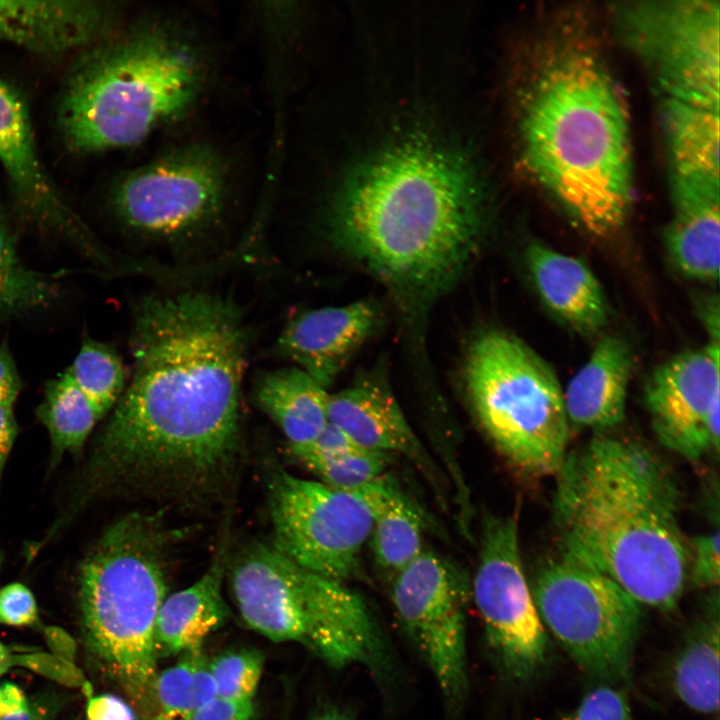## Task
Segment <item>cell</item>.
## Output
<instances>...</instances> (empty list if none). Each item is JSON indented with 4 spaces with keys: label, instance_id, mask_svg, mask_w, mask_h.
<instances>
[{
    "label": "cell",
    "instance_id": "33",
    "mask_svg": "<svg viewBox=\"0 0 720 720\" xmlns=\"http://www.w3.org/2000/svg\"><path fill=\"white\" fill-rule=\"evenodd\" d=\"M552 720H633L627 694L611 684L590 690L568 713Z\"/></svg>",
    "mask_w": 720,
    "mask_h": 720
},
{
    "label": "cell",
    "instance_id": "15",
    "mask_svg": "<svg viewBox=\"0 0 720 720\" xmlns=\"http://www.w3.org/2000/svg\"><path fill=\"white\" fill-rule=\"evenodd\" d=\"M719 344L681 352L648 378L645 402L665 448L690 461L719 449Z\"/></svg>",
    "mask_w": 720,
    "mask_h": 720
},
{
    "label": "cell",
    "instance_id": "40",
    "mask_svg": "<svg viewBox=\"0 0 720 720\" xmlns=\"http://www.w3.org/2000/svg\"><path fill=\"white\" fill-rule=\"evenodd\" d=\"M18 434V424L11 407H0V482L4 466Z\"/></svg>",
    "mask_w": 720,
    "mask_h": 720
},
{
    "label": "cell",
    "instance_id": "14",
    "mask_svg": "<svg viewBox=\"0 0 720 720\" xmlns=\"http://www.w3.org/2000/svg\"><path fill=\"white\" fill-rule=\"evenodd\" d=\"M468 585L440 555L422 551L390 577L389 594L401 628L431 670L449 706L468 689Z\"/></svg>",
    "mask_w": 720,
    "mask_h": 720
},
{
    "label": "cell",
    "instance_id": "20",
    "mask_svg": "<svg viewBox=\"0 0 720 720\" xmlns=\"http://www.w3.org/2000/svg\"><path fill=\"white\" fill-rule=\"evenodd\" d=\"M672 218L664 243L685 277L717 282L720 261V186L671 179Z\"/></svg>",
    "mask_w": 720,
    "mask_h": 720
},
{
    "label": "cell",
    "instance_id": "31",
    "mask_svg": "<svg viewBox=\"0 0 720 720\" xmlns=\"http://www.w3.org/2000/svg\"><path fill=\"white\" fill-rule=\"evenodd\" d=\"M390 454L357 448L304 466L320 482L343 491H355L384 475Z\"/></svg>",
    "mask_w": 720,
    "mask_h": 720
},
{
    "label": "cell",
    "instance_id": "21",
    "mask_svg": "<svg viewBox=\"0 0 720 720\" xmlns=\"http://www.w3.org/2000/svg\"><path fill=\"white\" fill-rule=\"evenodd\" d=\"M632 364V350L623 337H602L563 392L569 424L600 431L620 424Z\"/></svg>",
    "mask_w": 720,
    "mask_h": 720
},
{
    "label": "cell",
    "instance_id": "1",
    "mask_svg": "<svg viewBox=\"0 0 720 720\" xmlns=\"http://www.w3.org/2000/svg\"><path fill=\"white\" fill-rule=\"evenodd\" d=\"M249 338L229 298L145 297L134 313L133 375L87 463L85 489L133 488L192 505L215 499L238 459Z\"/></svg>",
    "mask_w": 720,
    "mask_h": 720
},
{
    "label": "cell",
    "instance_id": "43",
    "mask_svg": "<svg viewBox=\"0 0 720 720\" xmlns=\"http://www.w3.org/2000/svg\"><path fill=\"white\" fill-rule=\"evenodd\" d=\"M1 561H2V560H1V555H0V567H1Z\"/></svg>",
    "mask_w": 720,
    "mask_h": 720
},
{
    "label": "cell",
    "instance_id": "11",
    "mask_svg": "<svg viewBox=\"0 0 720 720\" xmlns=\"http://www.w3.org/2000/svg\"><path fill=\"white\" fill-rule=\"evenodd\" d=\"M266 472L273 546L311 572L341 582L352 578L373 527L363 494L299 478L274 462Z\"/></svg>",
    "mask_w": 720,
    "mask_h": 720
},
{
    "label": "cell",
    "instance_id": "41",
    "mask_svg": "<svg viewBox=\"0 0 720 720\" xmlns=\"http://www.w3.org/2000/svg\"><path fill=\"white\" fill-rule=\"evenodd\" d=\"M312 720H352V717L340 707L329 705L317 711Z\"/></svg>",
    "mask_w": 720,
    "mask_h": 720
},
{
    "label": "cell",
    "instance_id": "13",
    "mask_svg": "<svg viewBox=\"0 0 720 720\" xmlns=\"http://www.w3.org/2000/svg\"><path fill=\"white\" fill-rule=\"evenodd\" d=\"M471 592L501 672L520 683L539 676L549 641L523 571L516 513L486 520Z\"/></svg>",
    "mask_w": 720,
    "mask_h": 720
},
{
    "label": "cell",
    "instance_id": "6",
    "mask_svg": "<svg viewBox=\"0 0 720 720\" xmlns=\"http://www.w3.org/2000/svg\"><path fill=\"white\" fill-rule=\"evenodd\" d=\"M168 542L159 513L134 512L106 528L78 572L88 662L144 710L158 673L154 628L167 597Z\"/></svg>",
    "mask_w": 720,
    "mask_h": 720
},
{
    "label": "cell",
    "instance_id": "39",
    "mask_svg": "<svg viewBox=\"0 0 720 720\" xmlns=\"http://www.w3.org/2000/svg\"><path fill=\"white\" fill-rule=\"evenodd\" d=\"M86 715L87 720H136V715L129 704L111 694L90 696Z\"/></svg>",
    "mask_w": 720,
    "mask_h": 720
},
{
    "label": "cell",
    "instance_id": "42",
    "mask_svg": "<svg viewBox=\"0 0 720 720\" xmlns=\"http://www.w3.org/2000/svg\"><path fill=\"white\" fill-rule=\"evenodd\" d=\"M18 661L19 656L11 654L9 648L0 642V677L12 666L17 665Z\"/></svg>",
    "mask_w": 720,
    "mask_h": 720
},
{
    "label": "cell",
    "instance_id": "16",
    "mask_svg": "<svg viewBox=\"0 0 720 720\" xmlns=\"http://www.w3.org/2000/svg\"><path fill=\"white\" fill-rule=\"evenodd\" d=\"M0 162L24 217L68 239L91 259L106 261L92 232L50 182L37 153L27 106L18 91L1 78Z\"/></svg>",
    "mask_w": 720,
    "mask_h": 720
},
{
    "label": "cell",
    "instance_id": "25",
    "mask_svg": "<svg viewBox=\"0 0 720 720\" xmlns=\"http://www.w3.org/2000/svg\"><path fill=\"white\" fill-rule=\"evenodd\" d=\"M329 396L298 367L265 373L256 385L259 407L280 427L290 449L309 444L328 424Z\"/></svg>",
    "mask_w": 720,
    "mask_h": 720
},
{
    "label": "cell",
    "instance_id": "32",
    "mask_svg": "<svg viewBox=\"0 0 720 720\" xmlns=\"http://www.w3.org/2000/svg\"><path fill=\"white\" fill-rule=\"evenodd\" d=\"M217 697L253 700L264 666L263 655L255 649L229 650L208 661Z\"/></svg>",
    "mask_w": 720,
    "mask_h": 720
},
{
    "label": "cell",
    "instance_id": "23",
    "mask_svg": "<svg viewBox=\"0 0 720 720\" xmlns=\"http://www.w3.org/2000/svg\"><path fill=\"white\" fill-rule=\"evenodd\" d=\"M228 534L207 571L192 585L167 595L154 628L157 657L182 654L202 646L205 638L225 624L229 608L222 594L228 565Z\"/></svg>",
    "mask_w": 720,
    "mask_h": 720
},
{
    "label": "cell",
    "instance_id": "30",
    "mask_svg": "<svg viewBox=\"0 0 720 720\" xmlns=\"http://www.w3.org/2000/svg\"><path fill=\"white\" fill-rule=\"evenodd\" d=\"M102 417L115 406L125 388V370L116 351L86 339L65 370Z\"/></svg>",
    "mask_w": 720,
    "mask_h": 720
},
{
    "label": "cell",
    "instance_id": "5",
    "mask_svg": "<svg viewBox=\"0 0 720 720\" xmlns=\"http://www.w3.org/2000/svg\"><path fill=\"white\" fill-rule=\"evenodd\" d=\"M208 71L192 33L166 19L136 24L90 46L58 102L66 146L90 154L140 143L195 106Z\"/></svg>",
    "mask_w": 720,
    "mask_h": 720
},
{
    "label": "cell",
    "instance_id": "24",
    "mask_svg": "<svg viewBox=\"0 0 720 720\" xmlns=\"http://www.w3.org/2000/svg\"><path fill=\"white\" fill-rule=\"evenodd\" d=\"M671 179L719 186V109L663 97Z\"/></svg>",
    "mask_w": 720,
    "mask_h": 720
},
{
    "label": "cell",
    "instance_id": "4",
    "mask_svg": "<svg viewBox=\"0 0 720 720\" xmlns=\"http://www.w3.org/2000/svg\"><path fill=\"white\" fill-rule=\"evenodd\" d=\"M523 161L584 230L620 229L633 200L628 114L616 81L584 42L555 45L526 93Z\"/></svg>",
    "mask_w": 720,
    "mask_h": 720
},
{
    "label": "cell",
    "instance_id": "2",
    "mask_svg": "<svg viewBox=\"0 0 720 720\" xmlns=\"http://www.w3.org/2000/svg\"><path fill=\"white\" fill-rule=\"evenodd\" d=\"M485 203L471 164L421 139L401 141L358 168L330 216L335 245L408 309L448 291L477 254Z\"/></svg>",
    "mask_w": 720,
    "mask_h": 720
},
{
    "label": "cell",
    "instance_id": "36",
    "mask_svg": "<svg viewBox=\"0 0 720 720\" xmlns=\"http://www.w3.org/2000/svg\"><path fill=\"white\" fill-rule=\"evenodd\" d=\"M719 538V531L716 529L696 537L693 541L688 575L697 586L713 587L719 583Z\"/></svg>",
    "mask_w": 720,
    "mask_h": 720
},
{
    "label": "cell",
    "instance_id": "19",
    "mask_svg": "<svg viewBox=\"0 0 720 720\" xmlns=\"http://www.w3.org/2000/svg\"><path fill=\"white\" fill-rule=\"evenodd\" d=\"M328 422L344 431L361 448L402 454L424 470L430 468L396 398L377 376L360 377L351 386L330 394Z\"/></svg>",
    "mask_w": 720,
    "mask_h": 720
},
{
    "label": "cell",
    "instance_id": "34",
    "mask_svg": "<svg viewBox=\"0 0 720 720\" xmlns=\"http://www.w3.org/2000/svg\"><path fill=\"white\" fill-rule=\"evenodd\" d=\"M56 704L32 699L16 684L0 683V720H51Z\"/></svg>",
    "mask_w": 720,
    "mask_h": 720
},
{
    "label": "cell",
    "instance_id": "22",
    "mask_svg": "<svg viewBox=\"0 0 720 720\" xmlns=\"http://www.w3.org/2000/svg\"><path fill=\"white\" fill-rule=\"evenodd\" d=\"M525 260L539 297L561 321L584 334L607 324L605 294L582 260L538 242L527 247Z\"/></svg>",
    "mask_w": 720,
    "mask_h": 720
},
{
    "label": "cell",
    "instance_id": "3",
    "mask_svg": "<svg viewBox=\"0 0 720 720\" xmlns=\"http://www.w3.org/2000/svg\"><path fill=\"white\" fill-rule=\"evenodd\" d=\"M555 476L560 553L605 574L639 604L676 608L691 552L680 490L661 457L639 441L600 435L568 453Z\"/></svg>",
    "mask_w": 720,
    "mask_h": 720
},
{
    "label": "cell",
    "instance_id": "10",
    "mask_svg": "<svg viewBox=\"0 0 720 720\" xmlns=\"http://www.w3.org/2000/svg\"><path fill=\"white\" fill-rule=\"evenodd\" d=\"M228 171L208 143H189L129 171L115 184L111 205L131 230L165 241L194 238L220 221Z\"/></svg>",
    "mask_w": 720,
    "mask_h": 720
},
{
    "label": "cell",
    "instance_id": "7",
    "mask_svg": "<svg viewBox=\"0 0 720 720\" xmlns=\"http://www.w3.org/2000/svg\"><path fill=\"white\" fill-rule=\"evenodd\" d=\"M228 576L250 629L274 642L299 643L333 668L362 664L383 672L382 633L365 601L344 582L311 572L265 543L240 552Z\"/></svg>",
    "mask_w": 720,
    "mask_h": 720
},
{
    "label": "cell",
    "instance_id": "28",
    "mask_svg": "<svg viewBox=\"0 0 720 720\" xmlns=\"http://www.w3.org/2000/svg\"><path fill=\"white\" fill-rule=\"evenodd\" d=\"M37 416L51 439L52 465L57 464L65 452L79 454L102 418L65 371L47 382Z\"/></svg>",
    "mask_w": 720,
    "mask_h": 720
},
{
    "label": "cell",
    "instance_id": "35",
    "mask_svg": "<svg viewBox=\"0 0 720 720\" xmlns=\"http://www.w3.org/2000/svg\"><path fill=\"white\" fill-rule=\"evenodd\" d=\"M38 619L36 599L26 585L13 582L0 589V624L29 627Z\"/></svg>",
    "mask_w": 720,
    "mask_h": 720
},
{
    "label": "cell",
    "instance_id": "17",
    "mask_svg": "<svg viewBox=\"0 0 720 720\" xmlns=\"http://www.w3.org/2000/svg\"><path fill=\"white\" fill-rule=\"evenodd\" d=\"M118 18L108 2L0 0V41L55 56L110 37Z\"/></svg>",
    "mask_w": 720,
    "mask_h": 720
},
{
    "label": "cell",
    "instance_id": "38",
    "mask_svg": "<svg viewBox=\"0 0 720 720\" xmlns=\"http://www.w3.org/2000/svg\"><path fill=\"white\" fill-rule=\"evenodd\" d=\"M22 381L7 341L0 344V407H11L18 398Z\"/></svg>",
    "mask_w": 720,
    "mask_h": 720
},
{
    "label": "cell",
    "instance_id": "27",
    "mask_svg": "<svg viewBox=\"0 0 720 720\" xmlns=\"http://www.w3.org/2000/svg\"><path fill=\"white\" fill-rule=\"evenodd\" d=\"M691 625L672 667V687L692 710L712 715L719 710V597L707 599Z\"/></svg>",
    "mask_w": 720,
    "mask_h": 720
},
{
    "label": "cell",
    "instance_id": "26",
    "mask_svg": "<svg viewBox=\"0 0 720 720\" xmlns=\"http://www.w3.org/2000/svg\"><path fill=\"white\" fill-rule=\"evenodd\" d=\"M373 511L371 548L377 566L392 577L422 551L423 518L387 475L358 489Z\"/></svg>",
    "mask_w": 720,
    "mask_h": 720
},
{
    "label": "cell",
    "instance_id": "29",
    "mask_svg": "<svg viewBox=\"0 0 720 720\" xmlns=\"http://www.w3.org/2000/svg\"><path fill=\"white\" fill-rule=\"evenodd\" d=\"M60 293L58 274L27 266L18 254L14 235L0 218V320L47 309Z\"/></svg>",
    "mask_w": 720,
    "mask_h": 720
},
{
    "label": "cell",
    "instance_id": "12",
    "mask_svg": "<svg viewBox=\"0 0 720 720\" xmlns=\"http://www.w3.org/2000/svg\"><path fill=\"white\" fill-rule=\"evenodd\" d=\"M717 1L633 2L617 8L620 31L663 97L719 109Z\"/></svg>",
    "mask_w": 720,
    "mask_h": 720
},
{
    "label": "cell",
    "instance_id": "9",
    "mask_svg": "<svg viewBox=\"0 0 720 720\" xmlns=\"http://www.w3.org/2000/svg\"><path fill=\"white\" fill-rule=\"evenodd\" d=\"M531 592L542 623L580 669L605 684L630 680L641 610L620 585L559 553Z\"/></svg>",
    "mask_w": 720,
    "mask_h": 720
},
{
    "label": "cell",
    "instance_id": "8",
    "mask_svg": "<svg viewBox=\"0 0 720 720\" xmlns=\"http://www.w3.org/2000/svg\"><path fill=\"white\" fill-rule=\"evenodd\" d=\"M464 379L489 438L518 470L555 475L568 451L563 391L550 366L528 345L490 330L469 348Z\"/></svg>",
    "mask_w": 720,
    "mask_h": 720
},
{
    "label": "cell",
    "instance_id": "18",
    "mask_svg": "<svg viewBox=\"0 0 720 720\" xmlns=\"http://www.w3.org/2000/svg\"><path fill=\"white\" fill-rule=\"evenodd\" d=\"M379 320L370 300L304 312L284 328L277 351L328 389Z\"/></svg>",
    "mask_w": 720,
    "mask_h": 720
},
{
    "label": "cell",
    "instance_id": "37",
    "mask_svg": "<svg viewBox=\"0 0 720 720\" xmlns=\"http://www.w3.org/2000/svg\"><path fill=\"white\" fill-rule=\"evenodd\" d=\"M253 700L215 698L192 712L186 720H255Z\"/></svg>",
    "mask_w": 720,
    "mask_h": 720
}]
</instances>
